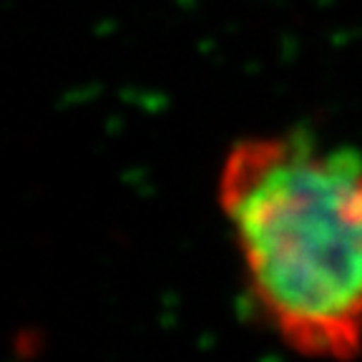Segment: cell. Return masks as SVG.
<instances>
[{
    "mask_svg": "<svg viewBox=\"0 0 362 362\" xmlns=\"http://www.w3.org/2000/svg\"><path fill=\"white\" fill-rule=\"evenodd\" d=\"M249 305L294 355H362V141L307 129L244 136L216 176Z\"/></svg>",
    "mask_w": 362,
    "mask_h": 362,
    "instance_id": "obj_1",
    "label": "cell"
}]
</instances>
